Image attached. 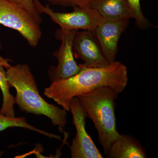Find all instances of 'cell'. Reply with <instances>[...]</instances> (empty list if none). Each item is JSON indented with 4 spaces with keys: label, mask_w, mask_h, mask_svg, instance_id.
<instances>
[{
    "label": "cell",
    "mask_w": 158,
    "mask_h": 158,
    "mask_svg": "<svg viewBox=\"0 0 158 158\" xmlns=\"http://www.w3.org/2000/svg\"><path fill=\"white\" fill-rule=\"evenodd\" d=\"M81 65V69L75 75L52 82L44 89V95L66 111H69V105L74 98L104 86L111 87L119 94L127 85V68L121 62L115 61L101 67H88L84 64Z\"/></svg>",
    "instance_id": "obj_1"
},
{
    "label": "cell",
    "mask_w": 158,
    "mask_h": 158,
    "mask_svg": "<svg viewBox=\"0 0 158 158\" xmlns=\"http://www.w3.org/2000/svg\"><path fill=\"white\" fill-rule=\"evenodd\" d=\"M6 69L11 87L16 90L15 103L22 112L44 115L49 118L54 126L64 127L67 123V111L49 103L40 94L34 75L28 65L18 64Z\"/></svg>",
    "instance_id": "obj_2"
},
{
    "label": "cell",
    "mask_w": 158,
    "mask_h": 158,
    "mask_svg": "<svg viewBox=\"0 0 158 158\" xmlns=\"http://www.w3.org/2000/svg\"><path fill=\"white\" fill-rule=\"evenodd\" d=\"M118 94L111 87L104 86L77 97L87 117L93 121L106 155L120 135L116 129L115 113V101Z\"/></svg>",
    "instance_id": "obj_3"
},
{
    "label": "cell",
    "mask_w": 158,
    "mask_h": 158,
    "mask_svg": "<svg viewBox=\"0 0 158 158\" xmlns=\"http://www.w3.org/2000/svg\"><path fill=\"white\" fill-rule=\"evenodd\" d=\"M34 3L38 13L48 15L53 22L58 24L62 30L81 29L93 31L105 20L95 9L87 4L74 7L71 12H59L54 11L48 5H42L38 0H34Z\"/></svg>",
    "instance_id": "obj_4"
},
{
    "label": "cell",
    "mask_w": 158,
    "mask_h": 158,
    "mask_svg": "<svg viewBox=\"0 0 158 158\" xmlns=\"http://www.w3.org/2000/svg\"><path fill=\"white\" fill-rule=\"evenodd\" d=\"M0 24L17 31L32 47L41 38L40 24L28 12L8 0H0Z\"/></svg>",
    "instance_id": "obj_5"
},
{
    "label": "cell",
    "mask_w": 158,
    "mask_h": 158,
    "mask_svg": "<svg viewBox=\"0 0 158 158\" xmlns=\"http://www.w3.org/2000/svg\"><path fill=\"white\" fill-rule=\"evenodd\" d=\"M77 31L60 29L56 33V37L61 40V44L53 53L58 61L57 65L51 66L48 71V75L52 82L69 78L81 69V64L78 65L75 60L73 51V41Z\"/></svg>",
    "instance_id": "obj_6"
},
{
    "label": "cell",
    "mask_w": 158,
    "mask_h": 158,
    "mask_svg": "<svg viewBox=\"0 0 158 158\" xmlns=\"http://www.w3.org/2000/svg\"><path fill=\"white\" fill-rule=\"evenodd\" d=\"M73 123L76 129V135L70 146L72 158H102L101 153L87 133L85 128L87 117L77 97L74 98L69 105Z\"/></svg>",
    "instance_id": "obj_7"
},
{
    "label": "cell",
    "mask_w": 158,
    "mask_h": 158,
    "mask_svg": "<svg viewBox=\"0 0 158 158\" xmlns=\"http://www.w3.org/2000/svg\"><path fill=\"white\" fill-rule=\"evenodd\" d=\"M73 51L75 59L82 60L87 67H104L110 64L104 56L93 31H77L73 41Z\"/></svg>",
    "instance_id": "obj_8"
},
{
    "label": "cell",
    "mask_w": 158,
    "mask_h": 158,
    "mask_svg": "<svg viewBox=\"0 0 158 158\" xmlns=\"http://www.w3.org/2000/svg\"><path fill=\"white\" fill-rule=\"evenodd\" d=\"M129 20L105 19L93 31L104 56L110 64L116 61L118 41L128 26Z\"/></svg>",
    "instance_id": "obj_9"
},
{
    "label": "cell",
    "mask_w": 158,
    "mask_h": 158,
    "mask_svg": "<svg viewBox=\"0 0 158 158\" xmlns=\"http://www.w3.org/2000/svg\"><path fill=\"white\" fill-rule=\"evenodd\" d=\"M86 2L106 20L133 19L131 10L127 0H87Z\"/></svg>",
    "instance_id": "obj_10"
},
{
    "label": "cell",
    "mask_w": 158,
    "mask_h": 158,
    "mask_svg": "<svg viewBox=\"0 0 158 158\" xmlns=\"http://www.w3.org/2000/svg\"><path fill=\"white\" fill-rule=\"evenodd\" d=\"M111 158H144L146 152L137 140L127 135H120L113 142L107 154Z\"/></svg>",
    "instance_id": "obj_11"
},
{
    "label": "cell",
    "mask_w": 158,
    "mask_h": 158,
    "mask_svg": "<svg viewBox=\"0 0 158 158\" xmlns=\"http://www.w3.org/2000/svg\"><path fill=\"white\" fill-rule=\"evenodd\" d=\"M4 67L0 65V89L3 95V103L0 114L10 117H15L14 106L15 97L10 93L11 85L7 78Z\"/></svg>",
    "instance_id": "obj_12"
},
{
    "label": "cell",
    "mask_w": 158,
    "mask_h": 158,
    "mask_svg": "<svg viewBox=\"0 0 158 158\" xmlns=\"http://www.w3.org/2000/svg\"><path fill=\"white\" fill-rule=\"evenodd\" d=\"M131 10L133 19H135L138 27L141 29H147L152 27L150 22L144 16L141 10V0H127Z\"/></svg>",
    "instance_id": "obj_13"
},
{
    "label": "cell",
    "mask_w": 158,
    "mask_h": 158,
    "mask_svg": "<svg viewBox=\"0 0 158 158\" xmlns=\"http://www.w3.org/2000/svg\"><path fill=\"white\" fill-rule=\"evenodd\" d=\"M27 119L25 117H10L0 114V132L10 127H27Z\"/></svg>",
    "instance_id": "obj_14"
},
{
    "label": "cell",
    "mask_w": 158,
    "mask_h": 158,
    "mask_svg": "<svg viewBox=\"0 0 158 158\" xmlns=\"http://www.w3.org/2000/svg\"><path fill=\"white\" fill-rule=\"evenodd\" d=\"M16 4L28 12L39 24L42 22L40 14L38 13L34 6V0H8Z\"/></svg>",
    "instance_id": "obj_15"
},
{
    "label": "cell",
    "mask_w": 158,
    "mask_h": 158,
    "mask_svg": "<svg viewBox=\"0 0 158 158\" xmlns=\"http://www.w3.org/2000/svg\"><path fill=\"white\" fill-rule=\"evenodd\" d=\"M51 5L64 7L83 6L87 4V0H46Z\"/></svg>",
    "instance_id": "obj_16"
},
{
    "label": "cell",
    "mask_w": 158,
    "mask_h": 158,
    "mask_svg": "<svg viewBox=\"0 0 158 158\" xmlns=\"http://www.w3.org/2000/svg\"><path fill=\"white\" fill-rule=\"evenodd\" d=\"M2 48L1 44H0V50ZM11 60L8 59H5L0 56V65H2L6 69L9 68L11 66L9 62H11Z\"/></svg>",
    "instance_id": "obj_17"
}]
</instances>
